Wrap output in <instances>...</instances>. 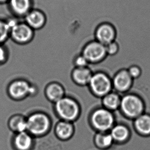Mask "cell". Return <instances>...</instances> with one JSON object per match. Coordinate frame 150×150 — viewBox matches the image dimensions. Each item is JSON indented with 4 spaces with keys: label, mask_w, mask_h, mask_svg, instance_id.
Segmentation results:
<instances>
[{
    "label": "cell",
    "mask_w": 150,
    "mask_h": 150,
    "mask_svg": "<svg viewBox=\"0 0 150 150\" xmlns=\"http://www.w3.org/2000/svg\"><path fill=\"white\" fill-rule=\"evenodd\" d=\"M146 103L139 95L127 93L121 97L119 110L124 117L133 120L146 112Z\"/></svg>",
    "instance_id": "cell-1"
},
{
    "label": "cell",
    "mask_w": 150,
    "mask_h": 150,
    "mask_svg": "<svg viewBox=\"0 0 150 150\" xmlns=\"http://www.w3.org/2000/svg\"><path fill=\"white\" fill-rule=\"evenodd\" d=\"M90 127L96 132H109L116 123L114 112L102 106L94 108L88 117Z\"/></svg>",
    "instance_id": "cell-2"
},
{
    "label": "cell",
    "mask_w": 150,
    "mask_h": 150,
    "mask_svg": "<svg viewBox=\"0 0 150 150\" xmlns=\"http://www.w3.org/2000/svg\"><path fill=\"white\" fill-rule=\"evenodd\" d=\"M55 110L62 120L73 122L81 115V109L77 101L69 97H64L55 103Z\"/></svg>",
    "instance_id": "cell-3"
},
{
    "label": "cell",
    "mask_w": 150,
    "mask_h": 150,
    "mask_svg": "<svg viewBox=\"0 0 150 150\" xmlns=\"http://www.w3.org/2000/svg\"><path fill=\"white\" fill-rule=\"evenodd\" d=\"M88 86L93 96L101 99L113 91L112 78L103 71L94 72Z\"/></svg>",
    "instance_id": "cell-4"
},
{
    "label": "cell",
    "mask_w": 150,
    "mask_h": 150,
    "mask_svg": "<svg viewBox=\"0 0 150 150\" xmlns=\"http://www.w3.org/2000/svg\"><path fill=\"white\" fill-rule=\"evenodd\" d=\"M81 53L90 65L100 64L108 57L105 45L95 40L86 43L82 49Z\"/></svg>",
    "instance_id": "cell-5"
},
{
    "label": "cell",
    "mask_w": 150,
    "mask_h": 150,
    "mask_svg": "<svg viewBox=\"0 0 150 150\" xmlns=\"http://www.w3.org/2000/svg\"><path fill=\"white\" fill-rule=\"evenodd\" d=\"M27 120V131L30 135H43L50 129V118L43 112H35L30 115Z\"/></svg>",
    "instance_id": "cell-6"
},
{
    "label": "cell",
    "mask_w": 150,
    "mask_h": 150,
    "mask_svg": "<svg viewBox=\"0 0 150 150\" xmlns=\"http://www.w3.org/2000/svg\"><path fill=\"white\" fill-rule=\"evenodd\" d=\"M34 37L35 30L25 22L18 21L11 28L10 38L17 44H28L33 40Z\"/></svg>",
    "instance_id": "cell-7"
},
{
    "label": "cell",
    "mask_w": 150,
    "mask_h": 150,
    "mask_svg": "<svg viewBox=\"0 0 150 150\" xmlns=\"http://www.w3.org/2000/svg\"><path fill=\"white\" fill-rule=\"evenodd\" d=\"M94 35L95 40L106 45L116 39L117 29L112 23L108 21H103L96 26Z\"/></svg>",
    "instance_id": "cell-8"
},
{
    "label": "cell",
    "mask_w": 150,
    "mask_h": 150,
    "mask_svg": "<svg viewBox=\"0 0 150 150\" xmlns=\"http://www.w3.org/2000/svg\"><path fill=\"white\" fill-rule=\"evenodd\" d=\"M112 79L113 91L120 95L129 93L133 86L134 81L128 73L127 69L125 68L116 71Z\"/></svg>",
    "instance_id": "cell-9"
},
{
    "label": "cell",
    "mask_w": 150,
    "mask_h": 150,
    "mask_svg": "<svg viewBox=\"0 0 150 150\" xmlns=\"http://www.w3.org/2000/svg\"><path fill=\"white\" fill-rule=\"evenodd\" d=\"M8 93L12 98L20 99L28 95L35 94V88L24 80H17L9 86Z\"/></svg>",
    "instance_id": "cell-10"
},
{
    "label": "cell",
    "mask_w": 150,
    "mask_h": 150,
    "mask_svg": "<svg viewBox=\"0 0 150 150\" xmlns=\"http://www.w3.org/2000/svg\"><path fill=\"white\" fill-rule=\"evenodd\" d=\"M109 132L116 144H125L131 138V131L129 127L124 123H116Z\"/></svg>",
    "instance_id": "cell-11"
},
{
    "label": "cell",
    "mask_w": 150,
    "mask_h": 150,
    "mask_svg": "<svg viewBox=\"0 0 150 150\" xmlns=\"http://www.w3.org/2000/svg\"><path fill=\"white\" fill-rule=\"evenodd\" d=\"M24 18L25 23L35 31L43 28L47 22L45 13L38 9H32Z\"/></svg>",
    "instance_id": "cell-12"
},
{
    "label": "cell",
    "mask_w": 150,
    "mask_h": 150,
    "mask_svg": "<svg viewBox=\"0 0 150 150\" xmlns=\"http://www.w3.org/2000/svg\"><path fill=\"white\" fill-rule=\"evenodd\" d=\"M9 8L18 18H24L33 9V0H9Z\"/></svg>",
    "instance_id": "cell-13"
},
{
    "label": "cell",
    "mask_w": 150,
    "mask_h": 150,
    "mask_svg": "<svg viewBox=\"0 0 150 150\" xmlns=\"http://www.w3.org/2000/svg\"><path fill=\"white\" fill-rule=\"evenodd\" d=\"M133 127L138 135L150 137V114L144 112L133 120Z\"/></svg>",
    "instance_id": "cell-14"
},
{
    "label": "cell",
    "mask_w": 150,
    "mask_h": 150,
    "mask_svg": "<svg viewBox=\"0 0 150 150\" xmlns=\"http://www.w3.org/2000/svg\"><path fill=\"white\" fill-rule=\"evenodd\" d=\"M93 73L90 67H75L72 71L71 76L75 84L80 86H86L88 85Z\"/></svg>",
    "instance_id": "cell-15"
},
{
    "label": "cell",
    "mask_w": 150,
    "mask_h": 150,
    "mask_svg": "<svg viewBox=\"0 0 150 150\" xmlns=\"http://www.w3.org/2000/svg\"><path fill=\"white\" fill-rule=\"evenodd\" d=\"M121 97L122 96L120 94L114 91H112L101 99V106L112 112L119 110L121 104Z\"/></svg>",
    "instance_id": "cell-16"
},
{
    "label": "cell",
    "mask_w": 150,
    "mask_h": 150,
    "mask_svg": "<svg viewBox=\"0 0 150 150\" xmlns=\"http://www.w3.org/2000/svg\"><path fill=\"white\" fill-rule=\"evenodd\" d=\"M93 143L100 150H109L115 144L110 132H96L93 137Z\"/></svg>",
    "instance_id": "cell-17"
},
{
    "label": "cell",
    "mask_w": 150,
    "mask_h": 150,
    "mask_svg": "<svg viewBox=\"0 0 150 150\" xmlns=\"http://www.w3.org/2000/svg\"><path fill=\"white\" fill-rule=\"evenodd\" d=\"M54 131L59 139L67 140L73 137L75 133V127L73 122L62 120L57 124Z\"/></svg>",
    "instance_id": "cell-18"
},
{
    "label": "cell",
    "mask_w": 150,
    "mask_h": 150,
    "mask_svg": "<svg viewBox=\"0 0 150 150\" xmlns=\"http://www.w3.org/2000/svg\"><path fill=\"white\" fill-rule=\"evenodd\" d=\"M64 88L56 82L49 84L45 89V94L48 100L52 102H57L64 97Z\"/></svg>",
    "instance_id": "cell-19"
},
{
    "label": "cell",
    "mask_w": 150,
    "mask_h": 150,
    "mask_svg": "<svg viewBox=\"0 0 150 150\" xmlns=\"http://www.w3.org/2000/svg\"><path fill=\"white\" fill-rule=\"evenodd\" d=\"M33 144V138L27 132L17 133L14 138V144L18 150H29Z\"/></svg>",
    "instance_id": "cell-20"
},
{
    "label": "cell",
    "mask_w": 150,
    "mask_h": 150,
    "mask_svg": "<svg viewBox=\"0 0 150 150\" xmlns=\"http://www.w3.org/2000/svg\"><path fill=\"white\" fill-rule=\"evenodd\" d=\"M9 126L11 130L18 133L26 132L27 120L22 116L16 115L11 118L9 122Z\"/></svg>",
    "instance_id": "cell-21"
},
{
    "label": "cell",
    "mask_w": 150,
    "mask_h": 150,
    "mask_svg": "<svg viewBox=\"0 0 150 150\" xmlns=\"http://www.w3.org/2000/svg\"><path fill=\"white\" fill-rule=\"evenodd\" d=\"M10 30L7 21L0 19V45H3L10 38Z\"/></svg>",
    "instance_id": "cell-22"
},
{
    "label": "cell",
    "mask_w": 150,
    "mask_h": 150,
    "mask_svg": "<svg viewBox=\"0 0 150 150\" xmlns=\"http://www.w3.org/2000/svg\"><path fill=\"white\" fill-rule=\"evenodd\" d=\"M106 53L108 57L116 56L119 54L120 51V45L117 41L111 42L110 44L105 45Z\"/></svg>",
    "instance_id": "cell-23"
},
{
    "label": "cell",
    "mask_w": 150,
    "mask_h": 150,
    "mask_svg": "<svg viewBox=\"0 0 150 150\" xmlns=\"http://www.w3.org/2000/svg\"><path fill=\"white\" fill-rule=\"evenodd\" d=\"M128 73L133 79H139L142 74V67L137 64H132L127 69Z\"/></svg>",
    "instance_id": "cell-24"
},
{
    "label": "cell",
    "mask_w": 150,
    "mask_h": 150,
    "mask_svg": "<svg viewBox=\"0 0 150 150\" xmlns=\"http://www.w3.org/2000/svg\"><path fill=\"white\" fill-rule=\"evenodd\" d=\"M75 67H86L90 65L89 63L83 55L80 53L75 56L73 60Z\"/></svg>",
    "instance_id": "cell-25"
},
{
    "label": "cell",
    "mask_w": 150,
    "mask_h": 150,
    "mask_svg": "<svg viewBox=\"0 0 150 150\" xmlns=\"http://www.w3.org/2000/svg\"><path fill=\"white\" fill-rule=\"evenodd\" d=\"M8 54L7 48L3 45H0V64L6 62L8 59Z\"/></svg>",
    "instance_id": "cell-26"
},
{
    "label": "cell",
    "mask_w": 150,
    "mask_h": 150,
    "mask_svg": "<svg viewBox=\"0 0 150 150\" xmlns=\"http://www.w3.org/2000/svg\"><path fill=\"white\" fill-rule=\"evenodd\" d=\"M9 0H0V4H3L5 3H8Z\"/></svg>",
    "instance_id": "cell-27"
}]
</instances>
